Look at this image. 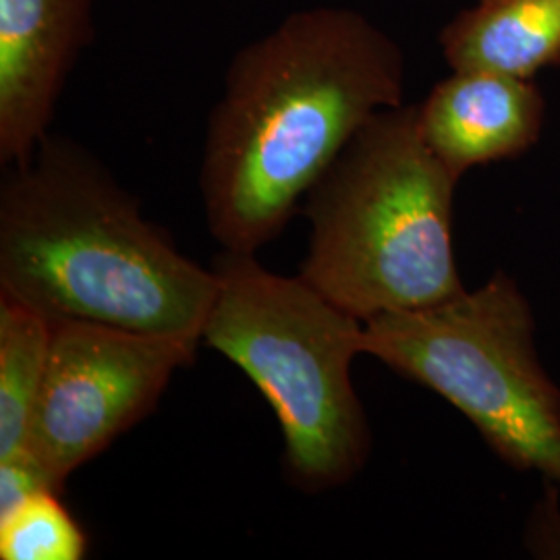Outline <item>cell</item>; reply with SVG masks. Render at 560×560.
Returning <instances> with one entry per match:
<instances>
[{
	"instance_id": "9c48e42d",
	"label": "cell",
	"mask_w": 560,
	"mask_h": 560,
	"mask_svg": "<svg viewBox=\"0 0 560 560\" xmlns=\"http://www.w3.org/2000/svg\"><path fill=\"white\" fill-rule=\"evenodd\" d=\"M453 71L529 80L560 60V0H480L441 34Z\"/></svg>"
},
{
	"instance_id": "52a82bcc",
	"label": "cell",
	"mask_w": 560,
	"mask_h": 560,
	"mask_svg": "<svg viewBox=\"0 0 560 560\" xmlns=\"http://www.w3.org/2000/svg\"><path fill=\"white\" fill-rule=\"evenodd\" d=\"M94 0H0V164L30 161L92 38Z\"/></svg>"
},
{
	"instance_id": "30bf717a",
	"label": "cell",
	"mask_w": 560,
	"mask_h": 560,
	"mask_svg": "<svg viewBox=\"0 0 560 560\" xmlns=\"http://www.w3.org/2000/svg\"><path fill=\"white\" fill-rule=\"evenodd\" d=\"M52 318L0 293V460L27 444L50 355Z\"/></svg>"
},
{
	"instance_id": "6da1fadb",
	"label": "cell",
	"mask_w": 560,
	"mask_h": 560,
	"mask_svg": "<svg viewBox=\"0 0 560 560\" xmlns=\"http://www.w3.org/2000/svg\"><path fill=\"white\" fill-rule=\"evenodd\" d=\"M397 42L353 9L291 13L231 60L210 113L200 189L222 249L279 240L361 127L402 104Z\"/></svg>"
},
{
	"instance_id": "5b68a950",
	"label": "cell",
	"mask_w": 560,
	"mask_h": 560,
	"mask_svg": "<svg viewBox=\"0 0 560 560\" xmlns=\"http://www.w3.org/2000/svg\"><path fill=\"white\" fill-rule=\"evenodd\" d=\"M520 284L497 272L439 305L363 322V353L451 402L506 465L560 483V388Z\"/></svg>"
},
{
	"instance_id": "8fae6325",
	"label": "cell",
	"mask_w": 560,
	"mask_h": 560,
	"mask_svg": "<svg viewBox=\"0 0 560 560\" xmlns=\"http://www.w3.org/2000/svg\"><path fill=\"white\" fill-rule=\"evenodd\" d=\"M88 552V536L60 490L44 488L0 520V559L80 560Z\"/></svg>"
},
{
	"instance_id": "7c38bea8",
	"label": "cell",
	"mask_w": 560,
	"mask_h": 560,
	"mask_svg": "<svg viewBox=\"0 0 560 560\" xmlns=\"http://www.w3.org/2000/svg\"><path fill=\"white\" fill-rule=\"evenodd\" d=\"M44 488L57 490L25 451L0 460V520Z\"/></svg>"
},
{
	"instance_id": "ba28073f",
	"label": "cell",
	"mask_w": 560,
	"mask_h": 560,
	"mask_svg": "<svg viewBox=\"0 0 560 560\" xmlns=\"http://www.w3.org/2000/svg\"><path fill=\"white\" fill-rule=\"evenodd\" d=\"M423 140L457 177L515 159L540 140L544 98L529 80L453 71L418 104Z\"/></svg>"
},
{
	"instance_id": "277c9868",
	"label": "cell",
	"mask_w": 560,
	"mask_h": 560,
	"mask_svg": "<svg viewBox=\"0 0 560 560\" xmlns=\"http://www.w3.org/2000/svg\"><path fill=\"white\" fill-rule=\"evenodd\" d=\"M212 270L219 287L201 342L235 363L272 407L291 486L320 494L353 480L372 453L351 381L363 322L300 275L268 270L256 254L222 249Z\"/></svg>"
},
{
	"instance_id": "8992f818",
	"label": "cell",
	"mask_w": 560,
	"mask_h": 560,
	"mask_svg": "<svg viewBox=\"0 0 560 560\" xmlns=\"http://www.w3.org/2000/svg\"><path fill=\"white\" fill-rule=\"evenodd\" d=\"M201 340L85 320H52L25 453L62 490L88 460L148 418Z\"/></svg>"
},
{
	"instance_id": "7a4b0ae2",
	"label": "cell",
	"mask_w": 560,
	"mask_h": 560,
	"mask_svg": "<svg viewBox=\"0 0 560 560\" xmlns=\"http://www.w3.org/2000/svg\"><path fill=\"white\" fill-rule=\"evenodd\" d=\"M214 270L187 258L80 143L46 136L0 185V293L52 320L201 340Z\"/></svg>"
},
{
	"instance_id": "3957f363",
	"label": "cell",
	"mask_w": 560,
	"mask_h": 560,
	"mask_svg": "<svg viewBox=\"0 0 560 560\" xmlns=\"http://www.w3.org/2000/svg\"><path fill=\"white\" fill-rule=\"evenodd\" d=\"M457 183L423 140L418 104L381 110L301 203L312 226L301 279L361 322L457 298Z\"/></svg>"
}]
</instances>
